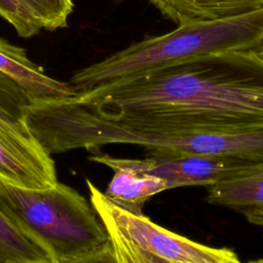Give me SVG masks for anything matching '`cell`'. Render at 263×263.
Segmentation results:
<instances>
[{"instance_id": "1", "label": "cell", "mask_w": 263, "mask_h": 263, "mask_svg": "<svg viewBox=\"0 0 263 263\" xmlns=\"http://www.w3.org/2000/svg\"><path fill=\"white\" fill-rule=\"evenodd\" d=\"M104 122L138 130L263 129V60L257 51L198 55L73 95Z\"/></svg>"}, {"instance_id": "2", "label": "cell", "mask_w": 263, "mask_h": 263, "mask_svg": "<svg viewBox=\"0 0 263 263\" xmlns=\"http://www.w3.org/2000/svg\"><path fill=\"white\" fill-rule=\"evenodd\" d=\"M27 125L49 154L109 144L145 148L146 156H222L263 162V129L246 133L138 130L91 116L70 97L32 103Z\"/></svg>"}, {"instance_id": "3", "label": "cell", "mask_w": 263, "mask_h": 263, "mask_svg": "<svg viewBox=\"0 0 263 263\" xmlns=\"http://www.w3.org/2000/svg\"><path fill=\"white\" fill-rule=\"evenodd\" d=\"M262 43L263 8L230 18L182 24L79 70L69 83L75 92L84 91L198 55L257 51Z\"/></svg>"}, {"instance_id": "4", "label": "cell", "mask_w": 263, "mask_h": 263, "mask_svg": "<svg viewBox=\"0 0 263 263\" xmlns=\"http://www.w3.org/2000/svg\"><path fill=\"white\" fill-rule=\"evenodd\" d=\"M0 209L54 263L79 259L108 241L91 203L60 182L45 189H29L0 179Z\"/></svg>"}, {"instance_id": "5", "label": "cell", "mask_w": 263, "mask_h": 263, "mask_svg": "<svg viewBox=\"0 0 263 263\" xmlns=\"http://www.w3.org/2000/svg\"><path fill=\"white\" fill-rule=\"evenodd\" d=\"M89 198L103 226L116 229L140 249L163 260L195 263H222L238 258L226 248H213L165 229L144 214L138 215L110 201L86 179Z\"/></svg>"}, {"instance_id": "6", "label": "cell", "mask_w": 263, "mask_h": 263, "mask_svg": "<svg viewBox=\"0 0 263 263\" xmlns=\"http://www.w3.org/2000/svg\"><path fill=\"white\" fill-rule=\"evenodd\" d=\"M137 171L163 179L168 189L186 186H212L263 170V162L222 156H183L160 158H119Z\"/></svg>"}, {"instance_id": "7", "label": "cell", "mask_w": 263, "mask_h": 263, "mask_svg": "<svg viewBox=\"0 0 263 263\" xmlns=\"http://www.w3.org/2000/svg\"><path fill=\"white\" fill-rule=\"evenodd\" d=\"M0 179L29 189H45L59 180L51 154L34 138L0 122Z\"/></svg>"}, {"instance_id": "8", "label": "cell", "mask_w": 263, "mask_h": 263, "mask_svg": "<svg viewBox=\"0 0 263 263\" xmlns=\"http://www.w3.org/2000/svg\"><path fill=\"white\" fill-rule=\"evenodd\" d=\"M88 159L113 171V177L103 193L114 204L130 213L142 215L145 203L152 196L168 189L163 179L126 166L118 157L96 154Z\"/></svg>"}, {"instance_id": "9", "label": "cell", "mask_w": 263, "mask_h": 263, "mask_svg": "<svg viewBox=\"0 0 263 263\" xmlns=\"http://www.w3.org/2000/svg\"><path fill=\"white\" fill-rule=\"evenodd\" d=\"M0 70L11 76L29 93L32 102L63 99L75 93L68 82L47 76L27 57L26 50L0 38Z\"/></svg>"}, {"instance_id": "10", "label": "cell", "mask_w": 263, "mask_h": 263, "mask_svg": "<svg viewBox=\"0 0 263 263\" xmlns=\"http://www.w3.org/2000/svg\"><path fill=\"white\" fill-rule=\"evenodd\" d=\"M178 25L239 16L263 8V0H148Z\"/></svg>"}, {"instance_id": "11", "label": "cell", "mask_w": 263, "mask_h": 263, "mask_svg": "<svg viewBox=\"0 0 263 263\" xmlns=\"http://www.w3.org/2000/svg\"><path fill=\"white\" fill-rule=\"evenodd\" d=\"M208 201L240 212L263 209V170L209 187Z\"/></svg>"}, {"instance_id": "12", "label": "cell", "mask_w": 263, "mask_h": 263, "mask_svg": "<svg viewBox=\"0 0 263 263\" xmlns=\"http://www.w3.org/2000/svg\"><path fill=\"white\" fill-rule=\"evenodd\" d=\"M0 263L54 262L0 209Z\"/></svg>"}, {"instance_id": "13", "label": "cell", "mask_w": 263, "mask_h": 263, "mask_svg": "<svg viewBox=\"0 0 263 263\" xmlns=\"http://www.w3.org/2000/svg\"><path fill=\"white\" fill-rule=\"evenodd\" d=\"M31 103L32 99L27 90L0 70V122L27 137H34L28 128L26 119Z\"/></svg>"}, {"instance_id": "14", "label": "cell", "mask_w": 263, "mask_h": 263, "mask_svg": "<svg viewBox=\"0 0 263 263\" xmlns=\"http://www.w3.org/2000/svg\"><path fill=\"white\" fill-rule=\"evenodd\" d=\"M43 29L53 31L67 26L68 16L73 10V0H23Z\"/></svg>"}, {"instance_id": "15", "label": "cell", "mask_w": 263, "mask_h": 263, "mask_svg": "<svg viewBox=\"0 0 263 263\" xmlns=\"http://www.w3.org/2000/svg\"><path fill=\"white\" fill-rule=\"evenodd\" d=\"M0 16L22 37H32L43 29L40 21L23 0H0Z\"/></svg>"}, {"instance_id": "16", "label": "cell", "mask_w": 263, "mask_h": 263, "mask_svg": "<svg viewBox=\"0 0 263 263\" xmlns=\"http://www.w3.org/2000/svg\"><path fill=\"white\" fill-rule=\"evenodd\" d=\"M69 263H117L109 240L91 253Z\"/></svg>"}, {"instance_id": "17", "label": "cell", "mask_w": 263, "mask_h": 263, "mask_svg": "<svg viewBox=\"0 0 263 263\" xmlns=\"http://www.w3.org/2000/svg\"><path fill=\"white\" fill-rule=\"evenodd\" d=\"M242 214L250 223L259 226L263 230V209L250 210L243 212Z\"/></svg>"}, {"instance_id": "18", "label": "cell", "mask_w": 263, "mask_h": 263, "mask_svg": "<svg viewBox=\"0 0 263 263\" xmlns=\"http://www.w3.org/2000/svg\"><path fill=\"white\" fill-rule=\"evenodd\" d=\"M257 53H258L259 57L263 60V43H262V45L260 46V48L257 50Z\"/></svg>"}, {"instance_id": "19", "label": "cell", "mask_w": 263, "mask_h": 263, "mask_svg": "<svg viewBox=\"0 0 263 263\" xmlns=\"http://www.w3.org/2000/svg\"><path fill=\"white\" fill-rule=\"evenodd\" d=\"M246 263H263V258L262 259H257V260H251V261H248Z\"/></svg>"}]
</instances>
